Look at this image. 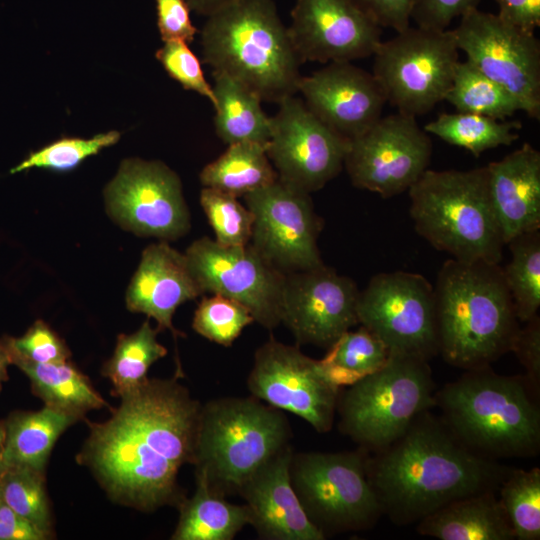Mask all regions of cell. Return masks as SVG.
<instances>
[{"label": "cell", "mask_w": 540, "mask_h": 540, "mask_svg": "<svg viewBox=\"0 0 540 540\" xmlns=\"http://www.w3.org/2000/svg\"><path fill=\"white\" fill-rule=\"evenodd\" d=\"M288 32L302 63L352 62L381 43V27L351 0H297Z\"/></svg>", "instance_id": "ffe728a7"}, {"label": "cell", "mask_w": 540, "mask_h": 540, "mask_svg": "<svg viewBox=\"0 0 540 540\" xmlns=\"http://www.w3.org/2000/svg\"><path fill=\"white\" fill-rule=\"evenodd\" d=\"M357 318L390 355L428 361L438 354L434 287L421 274L394 271L373 276L359 293Z\"/></svg>", "instance_id": "8fae6325"}, {"label": "cell", "mask_w": 540, "mask_h": 540, "mask_svg": "<svg viewBox=\"0 0 540 540\" xmlns=\"http://www.w3.org/2000/svg\"><path fill=\"white\" fill-rule=\"evenodd\" d=\"M298 92L315 116L348 141L373 126L387 102L373 74L351 62H331L302 77Z\"/></svg>", "instance_id": "44dd1931"}, {"label": "cell", "mask_w": 540, "mask_h": 540, "mask_svg": "<svg viewBox=\"0 0 540 540\" xmlns=\"http://www.w3.org/2000/svg\"><path fill=\"white\" fill-rule=\"evenodd\" d=\"M49 538L33 523L17 514L0 498V540H45Z\"/></svg>", "instance_id": "c3c4849f"}, {"label": "cell", "mask_w": 540, "mask_h": 540, "mask_svg": "<svg viewBox=\"0 0 540 540\" xmlns=\"http://www.w3.org/2000/svg\"><path fill=\"white\" fill-rule=\"evenodd\" d=\"M201 207L215 233V241L224 246H243L250 242L253 225L251 211L237 197L204 187Z\"/></svg>", "instance_id": "f35d334b"}, {"label": "cell", "mask_w": 540, "mask_h": 540, "mask_svg": "<svg viewBox=\"0 0 540 540\" xmlns=\"http://www.w3.org/2000/svg\"><path fill=\"white\" fill-rule=\"evenodd\" d=\"M234 1L236 0H186L191 10L201 15H205L206 17L212 15Z\"/></svg>", "instance_id": "681fc988"}, {"label": "cell", "mask_w": 540, "mask_h": 540, "mask_svg": "<svg viewBox=\"0 0 540 540\" xmlns=\"http://www.w3.org/2000/svg\"><path fill=\"white\" fill-rule=\"evenodd\" d=\"M497 14L523 30L534 32L540 26V0H496Z\"/></svg>", "instance_id": "7dc6e473"}, {"label": "cell", "mask_w": 540, "mask_h": 540, "mask_svg": "<svg viewBox=\"0 0 540 540\" xmlns=\"http://www.w3.org/2000/svg\"><path fill=\"white\" fill-rule=\"evenodd\" d=\"M384 343L365 327L348 330L329 348L319 363L331 382L349 386L380 369L388 360Z\"/></svg>", "instance_id": "1f68e13d"}, {"label": "cell", "mask_w": 540, "mask_h": 540, "mask_svg": "<svg viewBox=\"0 0 540 540\" xmlns=\"http://www.w3.org/2000/svg\"><path fill=\"white\" fill-rule=\"evenodd\" d=\"M527 377L506 376L489 366L466 370L436 392V406L451 432L491 458L533 457L540 450V409Z\"/></svg>", "instance_id": "277c9868"}, {"label": "cell", "mask_w": 540, "mask_h": 540, "mask_svg": "<svg viewBox=\"0 0 540 540\" xmlns=\"http://www.w3.org/2000/svg\"><path fill=\"white\" fill-rule=\"evenodd\" d=\"M520 121H503L488 116L458 112L442 113L423 129L451 145L479 157L484 151L508 146L518 139Z\"/></svg>", "instance_id": "4dcf8cb0"}, {"label": "cell", "mask_w": 540, "mask_h": 540, "mask_svg": "<svg viewBox=\"0 0 540 540\" xmlns=\"http://www.w3.org/2000/svg\"><path fill=\"white\" fill-rule=\"evenodd\" d=\"M511 259L502 268L518 321L527 322L540 306V232L515 237L507 243Z\"/></svg>", "instance_id": "e575fe53"}, {"label": "cell", "mask_w": 540, "mask_h": 540, "mask_svg": "<svg viewBox=\"0 0 540 540\" xmlns=\"http://www.w3.org/2000/svg\"><path fill=\"white\" fill-rule=\"evenodd\" d=\"M278 105L267 144L278 178L307 193L320 190L343 168L349 141L294 95Z\"/></svg>", "instance_id": "e0dca14e"}, {"label": "cell", "mask_w": 540, "mask_h": 540, "mask_svg": "<svg viewBox=\"0 0 540 540\" xmlns=\"http://www.w3.org/2000/svg\"><path fill=\"white\" fill-rule=\"evenodd\" d=\"M159 331L146 320L136 332L119 335L114 354L102 371L115 395L122 397L138 388L148 378L150 366L167 354L157 340Z\"/></svg>", "instance_id": "d6a6232c"}, {"label": "cell", "mask_w": 540, "mask_h": 540, "mask_svg": "<svg viewBox=\"0 0 540 540\" xmlns=\"http://www.w3.org/2000/svg\"><path fill=\"white\" fill-rule=\"evenodd\" d=\"M434 292L438 353L448 364L483 368L511 351L519 326L499 264L449 258Z\"/></svg>", "instance_id": "3957f363"}, {"label": "cell", "mask_w": 540, "mask_h": 540, "mask_svg": "<svg viewBox=\"0 0 540 540\" xmlns=\"http://www.w3.org/2000/svg\"><path fill=\"white\" fill-rule=\"evenodd\" d=\"M202 294L185 254L161 241L143 251L126 293V305L132 312L153 318L160 331L168 329L176 339L184 336L172 323L176 309Z\"/></svg>", "instance_id": "603a6c76"}, {"label": "cell", "mask_w": 540, "mask_h": 540, "mask_svg": "<svg viewBox=\"0 0 540 540\" xmlns=\"http://www.w3.org/2000/svg\"><path fill=\"white\" fill-rule=\"evenodd\" d=\"M491 204L507 245L540 230V152L529 143L486 165Z\"/></svg>", "instance_id": "cb8c5ba5"}, {"label": "cell", "mask_w": 540, "mask_h": 540, "mask_svg": "<svg viewBox=\"0 0 540 540\" xmlns=\"http://www.w3.org/2000/svg\"><path fill=\"white\" fill-rule=\"evenodd\" d=\"M119 138L117 131L97 134L89 139L63 138L32 152L10 172L14 174L34 167L70 171L87 157L117 143Z\"/></svg>", "instance_id": "ab89813d"}, {"label": "cell", "mask_w": 540, "mask_h": 540, "mask_svg": "<svg viewBox=\"0 0 540 540\" xmlns=\"http://www.w3.org/2000/svg\"><path fill=\"white\" fill-rule=\"evenodd\" d=\"M281 410L250 397H221L201 405L193 465L215 492L238 494L263 464L290 445Z\"/></svg>", "instance_id": "8992f818"}, {"label": "cell", "mask_w": 540, "mask_h": 540, "mask_svg": "<svg viewBox=\"0 0 540 540\" xmlns=\"http://www.w3.org/2000/svg\"><path fill=\"white\" fill-rule=\"evenodd\" d=\"M381 28L397 33L410 26L413 0H351Z\"/></svg>", "instance_id": "bcb514c9"}, {"label": "cell", "mask_w": 540, "mask_h": 540, "mask_svg": "<svg viewBox=\"0 0 540 540\" xmlns=\"http://www.w3.org/2000/svg\"><path fill=\"white\" fill-rule=\"evenodd\" d=\"M459 49L452 30L408 27L379 44L373 76L398 112L419 116L431 111L451 86Z\"/></svg>", "instance_id": "30bf717a"}, {"label": "cell", "mask_w": 540, "mask_h": 540, "mask_svg": "<svg viewBox=\"0 0 540 540\" xmlns=\"http://www.w3.org/2000/svg\"><path fill=\"white\" fill-rule=\"evenodd\" d=\"M355 282L324 264L285 274L281 323L297 343L329 348L358 324Z\"/></svg>", "instance_id": "d6986e66"}, {"label": "cell", "mask_w": 540, "mask_h": 540, "mask_svg": "<svg viewBox=\"0 0 540 540\" xmlns=\"http://www.w3.org/2000/svg\"><path fill=\"white\" fill-rule=\"evenodd\" d=\"M184 254L203 293L222 295L242 304L254 322L266 329L281 324L285 273L250 243L224 246L202 237Z\"/></svg>", "instance_id": "9a60e30c"}, {"label": "cell", "mask_w": 540, "mask_h": 540, "mask_svg": "<svg viewBox=\"0 0 540 540\" xmlns=\"http://www.w3.org/2000/svg\"><path fill=\"white\" fill-rule=\"evenodd\" d=\"M203 62L279 103L298 92L302 63L273 0H236L207 17Z\"/></svg>", "instance_id": "5b68a950"}, {"label": "cell", "mask_w": 540, "mask_h": 540, "mask_svg": "<svg viewBox=\"0 0 540 540\" xmlns=\"http://www.w3.org/2000/svg\"><path fill=\"white\" fill-rule=\"evenodd\" d=\"M1 500L48 537L51 515L44 487V473L28 468H8L0 479Z\"/></svg>", "instance_id": "8d00e7d4"}, {"label": "cell", "mask_w": 540, "mask_h": 540, "mask_svg": "<svg viewBox=\"0 0 540 540\" xmlns=\"http://www.w3.org/2000/svg\"><path fill=\"white\" fill-rule=\"evenodd\" d=\"M289 473L307 517L326 538L369 529L382 516L361 451L293 453Z\"/></svg>", "instance_id": "9c48e42d"}, {"label": "cell", "mask_w": 540, "mask_h": 540, "mask_svg": "<svg viewBox=\"0 0 540 540\" xmlns=\"http://www.w3.org/2000/svg\"><path fill=\"white\" fill-rule=\"evenodd\" d=\"M1 498V497H0Z\"/></svg>", "instance_id": "f5cc1de1"}, {"label": "cell", "mask_w": 540, "mask_h": 540, "mask_svg": "<svg viewBox=\"0 0 540 540\" xmlns=\"http://www.w3.org/2000/svg\"><path fill=\"white\" fill-rule=\"evenodd\" d=\"M195 476V493L179 504V521L171 539L232 540L250 523L247 506L228 502L201 474Z\"/></svg>", "instance_id": "4316f807"}, {"label": "cell", "mask_w": 540, "mask_h": 540, "mask_svg": "<svg viewBox=\"0 0 540 540\" xmlns=\"http://www.w3.org/2000/svg\"><path fill=\"white\" fill-rule=\"evenodd\" d=\"M246 384L251 396L298 416L316 432L332 429L340 387L329 380L319 360L298 346L273 338L262 344Z\"/></svg>", "instance_id": "4fadbf2b"}, {"label": "cell", "mask_w": 540, "mask_h": 540, "mask_svg": "<svg viewBox=\"0 0 540 540\" xmlns=\"http://www.w3.org/2000/svg\"><path fill=\"white\" fill-rule=\"evenodd\" d=\"M157 25L164 42L193 41L197 33L186 0H156Z\"/></svg>", "instance_id": "ee69618b"}, {"label": "cell", "mask_w": 540, "mask_h": 540, "mask_svg": "<svg viewBox=\"0 0 540 540\" xmlns=\"http://www.w3.org/2000/svg\"><path fill=\"white\" fill-rule=\"evenodd\" d=\"M467 62L514 95L523 111L540 117V42L495 14L476 9L452 30Z\"/></svg>", "instance_id": "7c38bea8"}, {"label": "cell", "mask_w": 540, "mask_h": 540, "mask_svg": "<svg viewBox=\"0 0 540 540\" xmlns=\"http://www.w3.org/2000/svg\"><path fill=\"white\" fill-rule=\"evenodd\" d=\"M254 322L249 310L242 304L222 295L203 297L198 304L193 330L211 342L230 347L245 327Z\"/></svg>", "instance_id": "74e56055"}, {"label": "cell", "mask_w": 540, "mask_h": 540, "mask_svg": "<svg viewBox=\"0 0 540 540\" xmlns=\"http://www.w3.org/2000/svg\"><path fill=\"white\" fill-rule=\"evenodd\" d=\"M497 494L512 526L515 539H540V469L512 468Z\"/></svg>", "instance_id": "d590c367"}, {"label": "cell", "mask_w": 540, "mask_h": 540, "mask_svg": "<svg viewBox=\"0 0 540 540\" xmlns=\"http://www.w3.org/2000/svg\"><path fill=\"white\" fill-rule=\"evenodd\" d=\"M12 364L27 375L34 394L45 406L80 419L88 411L107 405L88 378L68 361L35 363L12 358Z\"/></svg>", "instance_id": "f1b7e54d"}, {"label": "cell", "mask_w": 540, "mask_h": 540, "mask_svg": "<svg viewBox=\"0 0 540 540\" xmlns=\"http://www.w3.org/2000/svg\"><path fill=\"white\" fill-rule=\"evenodd\" d=\"M480 0H413L411 19L417 26L446 30L452 20L476 9Z\"/></svg>", "instance_id": "7bdbcfd3"}, {"label": "cell", "mask_w": 540, "mask_h": 540, "mask_svg": "<svg viewBox=\"0 0 540 540\" xmlns=\"http://www.w3.org/2000/svg\"><path fill=\"white\" fill-rule=\"evenodd\" d=\"M416 232L451 258L500 264L505 245L488 189L486 166L427 169L409 188Z\"/></svg>", "instance_id": "52a82bcc"}, {"label": "cell", "mask_w": 540, "mask_h": 540, "mask_svg": "<svg viewBox=\"0 0 540 540\" xmlns=\"http://www.w3.org/2000/svg\"><path fill=\"white\" fill-rule=\"evenodd\" d=\"M103 423H90L81 457L108 494L143 511L180 504L177 476L193 464L201 403L172 379L147 378Z\"/></svg>", "instance_id": "6da1fadb"}, {"label": "cell", "mask_w": 540, "mask_h": 540, "mask_svg": "<svg viewBox=\"0 0 540 540\" xmlns=\"http://www.w3.org/2000/svg\"><path fill=\"white\" fill-rule=\"evenodd\" d=\"M78 418L44 406L38 411H17L5 420L4 464L8 468L44 469L58 437Z\"/></svg>", "instance_id": "484cf974"}, {"label": "cell", "mask_w": 540, "mask_h": 540, "mask_svg": "<svg viewBox=\"0 0 540 540\" xmlns=\"http://www.w3.org/2000/svg\"><path fill=\"white\" fill-rule=\"evenodd\" d=\"M444 100L458 112L480 114L498 120L511 117L519 110L523 111L514 95L467 61L457 63Z\"/></svg>", "instance_id": "836d02e7"}, {"label": "cell", "mask_w": 540, "mask_h": 540, "mask_svg": "<svg viewBox=\"0 0 540 540\" xmlns=\"http://www.w3.org/2000/svg\"><path fill=\"white\" fill-rule=\"evenodd\" d=\"M431 156V139L416 117L397 112L348 142L344 166L355 187L390 198L409 190Z\"/></svg>", "instance_id": "5bb4252c"}, {"label": "cell", "mask_w": 540, "mask_h": 540, "mask_svg": "<svg viewBox=\"0 0 540 540\" xmlns=\"http://www.w3.org/2000/svg\"><path fill=\"white\" fill-rule=\"evenodd\" d=\"M105 198L110 215L137 235L174 240L190 229L181 181L159 161H124Z\"/></svg>", "instance_id": "ac0fdd59"}, {"label": "cell", "mask_w": 540, "mask_h": 540, "mask_svg": "<svg viewBox=\"0 0 540 540\" xmlns=\"http://www.w3.org/2000/svg\"><path fill=\"white\" fill-rule=\"evenodd\" d=\"M12 358L35 363L68 361L71 353L65 342L42 320L36 321L19 338H3Z\"/></svg>", "instance_id": "60d3db41"}, {"label": "cell", "mask_w": 540, "mask_h": 540, "mask_svg": "<svg viewBox=\"0 0 540 540\" xmlns=\"http://www.w3.org/2000/svg\"><path fill=\"white\" fill-rule=\"evenodd\" d=\"M5 435H6L5 421H0V479L6 470V467L4 464Z\"/></svg>", "instance_id": "816d5d0a"}, {"label": "cell", "mask_w": 540, "mask_h": 540, "mask_svg": "<svg viewBox=\"0 0 540 540\" xmlns=\"http://www.w3.org/2000/svg\"><path fill=\"white\" fill-rule=\"evenodd\" d=\"M376 452L367 457L368 479L382 515L401 526L458 498L497 490L512 469L467 447L429 411Z\"/></svg>", "instance_id": "7a4b0ae2"}, {"label": "cell", "mask_w": 540, "mask_h": 540, "mask_svg": "<svg viewBox=\"0 0 540 540\" xmlns=\"http://www.w3.org/2000/svg\"><path fill=\"white\" fill-rule=\"evenodd\" d=\"M12 364L11 355L9 349L2 339L0 341V392L3 384L8 380V366Z\"/></svg>", "instance_id": "f907efd6"}, {"label": "cell", "mask_w": 540, "mask_h": 540, "mask_svg": "<svg viewBox=\"0 0 540 540\" xmlns=\"http://www.w3.org/2000/svg\"><path fill=\"white\" fill-rule=\"evenodd\" d=\"M243 198L253 215L249 243L272 265L287 274L323 264L317 244L321 221L310 193L277 178Z\"/></svg>", "instance_id": "2e32d148"}, {"label": "cell", "mask_w": 540, "mask_h": 540, "mask_svg": "<svg viewBox=\"0 0 540 540\" xmlns=\"http://www.w3.org/2000/svg\"><path fill=\"white\" fill-rule=\"evenodd\" d=\"M525 327L518 329L511 351L526 370V377L538 389L540 384V318L530 319Z\"/></svg>", "instance_id": "f6af8a7d"}, {"label": "cell", "mask_w": 540, "mask_h": 540, "mask_svg": "<svg viewBox=\"0 0 540 540\" xmlns=\"http://www.w3.org/2000/svg\"><path fill=\"white\" fill-rule=\"evenodd\" d=\"M428 361L390 355L377 371L339 394V430L365 449L379 451L436 406Z\"/></svg>", "instance_id": "ba28073f"}, {"label": "cell", "mask_w": 540, "mask_h": 540, "mask_svg": "<svg viewBox=\"0 0 540 540\" xmlns=\"http://www.w3.org/2000/svg\"><path fill=\"white\" fill-rule=\"evenodd\" d=\"M416 531L439 540H515L497 490L449 502L417 522Z\"/></svg>", "instance_id": "d4e9b609"}, {"label": "cell", "mask_w": 540, "mask_h": 540, "mask_svg": "<svg viewBox=\"0 0 540 540\" xmlns=\"http://www.w3.org/2000/svg\"><path fill=\"white\" fill-rule=\"evenodd\" d=\"M294 451L287 446L242 485L240 495L248 508L250 523L263 540H325L309 520L290 481Z\"/></svg>", "instance_id": "7402d4cb"}, {"label": "cell", "mask_w": 540, "mask_h": 540, "mask_svg": "<svg viewBox=\"0 0 540 540\" xmlns=\"http://www.w3.org/2000/svg\"><path fill=\"white\" fill-rule=\"evenodd\" d=\"M215 95L214 126L226 144L257 142L268 144L271 117L262 109L260 96L240 81L213 73Z\"/></svg>", "instance_id": "83f0119b"}, {"label": "cell", "mask_w": 540, "mask_h": 540, "mask_svg": "<svg viewBox=\"0 0 540 540\" xmlns=\"http://www.w3.org/2000/svg\"><path fill=\"white\" fill-rule=\"evenodd\" d=\"M156 58L170 77L178 81L185 89L195 91L207 98L212 106H215L213 88L205 79L200 60L186 42H164V45L157 50Z\"/></svg>", "instance_id": "b9f144b4"}, {"label": "cell", "mask_w": 540, "mask_h": 540, "mask_svg": "<svg viewBox=\"0 0 540 540\" xmlns=\"http://www.w3.org/2000/svg\"><path fill=\"white\" fill-rule=\"evenodd\" d=\"M204 187L213 188L235 197L273 183L278 174L268 155L267 145L257 142H238L207 164L199 175Z\"/></svg>", "instance_id": "f546056e"}]
</instances>
